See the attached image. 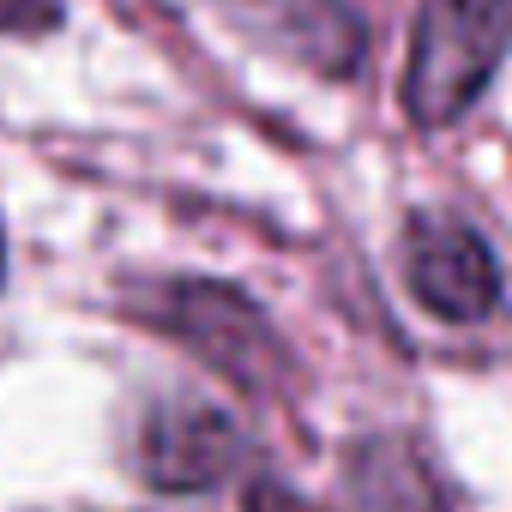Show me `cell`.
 <instances>
[{"label": "cell", "mask_w": 512, "mask_h": 512, "mask_svg": "<svg viewBox=\"0 0 512 512\" xmlns=\"http://www.w3.org/2000/svg\"><path fill=\"white\" fill-rule=\"evenodd\" d=\"M127 314L151 332H163L169 344H181L187 356H199L217 380H229L247 398H272L290 386L296 362L284 350V338L272 332V320L260 314V302L241 296L235 284L217 278H151L121 290Z\"/></svg>", "instance_id": "6da1fadb"}, {"label": "cell", "mask_w": 512, "mask_h": 512, "mask_svg": "<svg viewBox=\"0 0 512 512\" xmlns=\"http://www.w3.org/2000/svg\"><path fill=\"white\" fill-rule=\"evenodd\" d=\"M512 37V0H416L404 109L416 127H452L488 91Z\"/></svg>", "instance_id": "7a4b0ae2"}, {"label": "cell", "mask_w": 512, "mask_h": 512, "mask_svg": "<svg viewBox=\"0 0 512 512\" xmlns=\"http://www.w3.org/2000/svg\"><path fill=\"white\" fill-rule=\"evenodd\" d=\"M253 458L247 428L199 398H163L139 422V476L163 494H211Z\"/></svg>", "instance_id": "3957f363"}, {"label": "cell", "mask_w": 512, "mask_h": 512, "mask_svg": "<svg viewBox=\"0 0 512 512\" xmlns=\"http://www.w3.org/2000/svg\"><path fill=\"white\" fill-rule=\"evenodd\" d=\"M404 284L410 296L452 326H476L500 308V266H494V247L446 217V211H416L404 223Z\"/></svg>", "instance_id": "277c9868"}, {"label": "cell", "mask_w": 512, "mask_h": 512, "mask_svg": "<svg viewBox=\"0 0 512 512\" xmlns=\"http://www.w3.org/2000/svg\"><path fill=\"white\" fill-rule=\"evenodd\" d=\"M235 37L314 79H356L368 61V31L344 0H217Z\"/></svg>", "instance_id": "5b68a950"}, {"label": "cell", "mask_w": 512, "mask_h": 512, "mask_svg": "<svg viewBox=\"0 0 512 512\" xmlns=\"http://www.w3.org/2000/svg\"><path fill=\"white\" fill-rule=\"evenodd\" d=\"M338 512H452V500L416 440L362 434L338 470Z\"/></svg>", "instance_id": "8992f818"}, {"label": "cell", "mask_w": 512, "mask_h": 512, "mask_svg": "<svg viewBox=\"0 0 512 512\" xmlns=\"http://www.w3.org/2000/svg\"><path fill=\"white\" fill-rule=\"evenodd\" d=\"M61 0H0V37H43L61 25Z\"/></svg>", "instance_id": "52a82bcc"}, {"label": "cell", "mask_w": 512, "mask_h": 512, "mask_svg": "<svg viewBox=\"0 0 512 512\" xmlns=\"http://www.w3.org/2000/svg\"><path fill=\"white\" fill-rule=\"evenodd\" d=\"M247 512H308V500H302V494H290L284 482L260 476V482L247 488Z\"/></svg>", "instance_id": "ba28073f"}, {"label": "cell", "mask_w": 512, "mask_h": 512, "mask_svg": "<svg viewBox=\"0 0 512 512\" xmlns=\"http://www.w3.org/2000/svg\"><path fill=\"white\" fill-rule=\"evenodd\" d=\"M0 284H7V235H0Z\"/></svg>", "instance_id": "9c48e42d"}]
</instances>
